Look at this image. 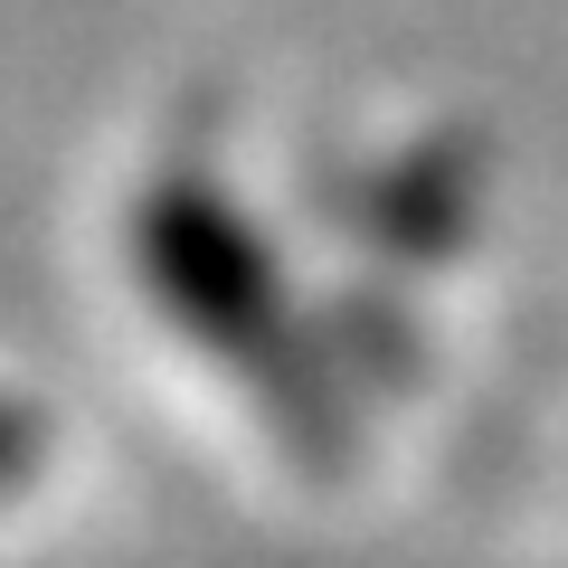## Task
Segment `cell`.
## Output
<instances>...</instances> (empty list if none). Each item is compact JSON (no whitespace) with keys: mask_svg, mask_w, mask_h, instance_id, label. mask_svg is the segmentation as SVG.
Returning a JSON list of instances; mask_svg holds the SVG:
<instances>
[{"mask_svg":"<svg viewBox=\"0 0 568 568\" xmlns=\"http://www.w3.org/2000/svg\"><path fill=\"white\" fill-rule=\"evenodd\" d=\"M39 455H48L39 407H29V398H0V493H20L29 474H39Z\"/></svg>","mask_w":568,"mask_h":568,"instance_id":"2","label":"cell"},{"mask_svg":"<svg viewBox=\"0 0 568 568\" xmlns=\"http://www.w3.org/2000/svg\"><path fill=\"white\" fill-rule=\"evenodd\" d=\"M123 246H133L142 294H152V304H162L200 351L256 369V379H275V369L294 361V342H284L275 256H265V237L246 227V209L227 200L219 181H200V171H162V181H142Z\"/></svg>","mask_w":568,"mask_h":568,"instance_id":"1","label":"cell"}]
</instances>
